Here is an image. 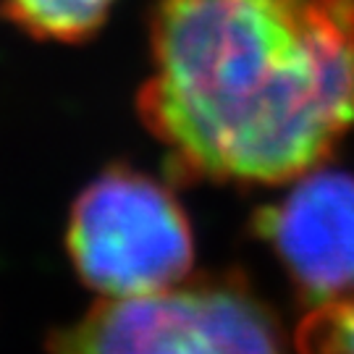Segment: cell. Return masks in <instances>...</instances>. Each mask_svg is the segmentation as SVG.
<instances>
[{
  "instance_id": "cell-1",
  "label": "cell",
  "mask_w": 354,
  "mask_h": 354,
  "mask_svg": "<svg viewBox=\"0 0 354 354\" xmlns=\"http://www.w3.org/2000/svg\"><path fill=\"white\" fill-rule=\"evenodd\" d=\"M140 115L189 178L304 176L354 121V0H158Z\"/></svg>"
},
{
  "instance_id": "cell-2",
  "label": "cell",
  "mask_w": 354,
  "mask_h": 354,
  "mask_svg": "<svg viewBox=\"0 0 354 354\" xmlns=\"http://www.w3.org/2000/svg\"><path fill=\"white\" fill-rule=\"evenodd\" d=\"M50 354H291L279 320L247 286L200 279L140 297H102L53 333Z\"/></svg>"
},
{
  "instance_id": "cell-3",
  "label": "cell",
  "mask_w": 354,
  "mask_h": 354,
  "mask_svg": "<svg viewBox=\"0 0 354 354\" xmlns=\"http://www.w3.org/2000/svg\"><path fill=\"white\" fill-rule=\"evenodd\" d=\"M66 241L79 279L108 299L171 289L194 260L176 197L124 165L108 168L79 194Z\"/></svg>"
},
{
  "instance_id": "cell-4",
  "label": "cell",
  "mask_w": 354,
  "mask_h": 354,
  "mask_svg": "<svg viewBox=\"0 0 354 354\" xmlns=\"http://www.w3.org/2000/svg\"><path fill=\"white\" fill-rule=\"evenodd\" d=\"M294 283L315 304L354 294V178L307 171L260 221Z\"/></svg>"
},
{
  "instance_id": "cell-5",
  "label": "cell",
  "mask_w": 354,
  "mask_h": 354,
  "mask_svg": "<svg viewBox=\"0 0 354 354\" xmlns=\"http://www.w3.org/2000/svg\"><path fill=\"white\" fill-rule=\"evenodd\" d=\"M113 3L115 0H0V11L32 37L79 42L100 29Z\"/></svg>"
},
{
  "instance_id": "cell-6",
  "label": "cell",
  "mask_w": 354,
  "mask_h": 354,
  "mask_svg": "<svg viewBox=\"0 0 354 354\" xmlns=\"http://www.w3.org/2000/svg\"><path fill=\"white\" fill-rule=\"evenodd\" d=\"M297 354H354V294L315 304L294 333Z\"/></svg>"
}]
</instances>
